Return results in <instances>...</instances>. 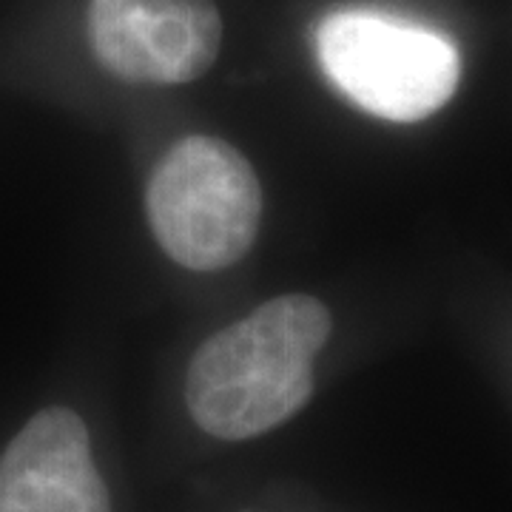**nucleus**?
Listing matches in <instances>:
<instances>
[{
    "mask_svg": "<svg viewBox=\"0 0 512 512\" xmlns=\"http://www.w3.org/2000/svg\"><path fill=\"white\" fill-rule=\"evenodd\" d=\"M330 330L325 302L288 293L214 333L185 376L194 421L217 439L242 441L291 419L311 399Z\"/></svg>",
    "mask_w": 512,
    "mask_h": 512,
    "instance_id": "nucleus-1",
    "label": "nucleus"
},
{
    "mask_svg": "<svg viewBox=\"0 0 512 512\" xmlns=\"http://www.w3.org/2000/svg\"><path fill=\"white\" fill-rule=\"evenodd\" d=\"M146 211L154 237L174 262L191 271H222L254 245L262 188L231 143L194 134L154 168Z\"/></svg>",
    "mask_w": 512,
    "mask_h": 512,
    "instance_id": "nucleus-2",
    "label": "nucleus"
},
{
    "mask_svg": "<svg viewBox=\"0 0 512 512\" xmlns=\"http://www.w3.org/2000/svg\"><path fill=\"white\" fill-rule=\"evenodd\" d=\"M316 52L339 92L367 114L393 123L436 114L458 89L456 46L393 18L336 12L322 20Z\"/></svg>",
    "mask_w": 512,
    "mask_h": 512,
    "instance_id": "nucleus-3",
    "label": "nucleus"
},
{
    "mask_svg": "<svg viewBox=\"0 0 512 512\" xmlns=\"http://www.w3.org/2000/svg\"><path fill=\"white\" fill-rule=\"evenodd\" d=\"M89 40L120 80L180 86L214 66L222 18L214 0H92Z\"/></svg>",
    "mask_w": 512,
    "mask_h": 512,
    "instance_id": "nucleus-4",
    "label": "nucleus"
},
{
    "mask_svg": "<svg viewBox=\"0 0 512 512\" xmlns=\"http://www.w3.org/2000/svg\"><path fill=\"white\" fill-rule=\"evenodd\" d=\"M0 512H111L83 419L49 407L0 458Z\"/></svg>",
    "mask_w": 512,
    "mask_h": 512,
    "instance_id": "nucleus-5",
    "label": "nucleus"
}]
</instances>
